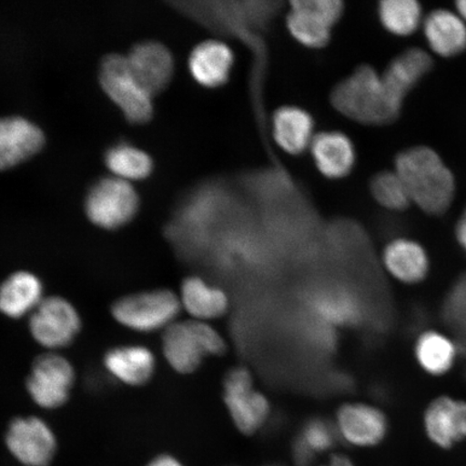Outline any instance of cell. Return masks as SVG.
<instances>
[{
    "mask_svg": "<svg viewBox=\"0 0 466 466\" xmlns=\"http://www.w3.org/2000/svg\"><path fill=\"white\" fill-rule=\"evenodd\" d=\"M155 364L153 353L139 346L115 348L105 357L110 374L130 386L147 382L154 374Z\"/></svg>",
    "mask_w": 466,
    "mask_h": 466,
    "instance_id": "23",
    "label": "cell"
},
{
    "mask_svg": "<svg viewBox=\"0 0 466 466\" xmlns=\"http://www.w3.org/2000/svg\"><path fill=\"white\" fill-rule=\"evenodd\" d=\"M225 403L233 422L242 433L253 434L269 416V403L261 393L255 391L250 372L238 367L225 378Z\"/></svg>",
    "mask_w": 466,
    "mask_h": 466,
    "instance_id": "8",
    "label": "cell"
},
{
    "mask_svg": "<svg viewBox=\"0 0 466 466\" xmlns=\"http://www.w3.org/2000/svg\"><path fill=\"white\" fill-rule=\"evenodd\" d=\"M105 163L116 177L127 182L148 177L154 167L148 154L126 143L109 148L105 155Z\"/></svg>",
    "mask_w": 466,
    "mask_h": 466,
    "instance_id": "26",
    "label": "cell"
},
{
    "mask_svg": "<svg viewBox=\"0 0 466 466\" xmlns=\"http://www.w3.org/2000/svg\"><path fill=\"white\" fill-rule=\"evenodd\" d=\"M456 236L460 246H461L466 252V208L461 215V218L459 219L456 227Z\"/></svg>",
    "mask_w": 466,
    "mask_h": 466,
    "instance_id": "32",
    "label": "cell"
},
{
    "mask_svg": "<svg viewBox=\"0 0 466 466\" xmlns=\"http://www.w3.org/2000/svg\"><path fill=\"white\" fill-rule=\"evenodd\" d=\"M42 301V282L32 273L16 272L0 287V312L7 317L17 319L25 316Z\"/></svg>",
    "mask_w": 466,
    "mask_h": 466,
    "instance_id": "22",
    "label": "cell"
},
{
    "mask_svg": "<svg viewBox=\"0 0 466 466\" xmlns=\"http://www.w3.org/2000/svg\"><path fill=\"white\" fill-rule=\"evenodd\" d=\"M271 130L279 147L290 156L306 153L316 136L312 116L291 105H285L273 113Z\"/></svg>",
    "mask_w": 466,
    "mask_h": 466,
    "instance_id": "18",
    "label": "cell"
},
{
    "mask_svg": "<svg viewBox=\"0 0 466 466\" xmlns=\"http://www.w3.org/2000/svg\"><path fill=\"white\" fill-rule=\"evenodd\" d=\"M180 306L178 297L171 290L157 289L127 296L116 301L113 316L131 329L153 331L172 325Z\"/></svg>",
    "mask_w": 466,
    "mask_h": 466,
    "instance_id": "6",
    "label": "cell"
},
{
    "mask_svg": "<svg viewBox=\"0 0 466 466\" xmlns=\"http://www.w3.org/2000/svg\"><path fill=\"white\" fill-rule=\"evenodd\" d=\"M382 261L390 275L406 284L422 282L430 270L429 256L421 244L405 238L388 244Z\"/></svg>",
    "mask_w": 466,
    "mask_h": 466,
    "instance_id": "19",
    "label": "cell"
},
{
    "mask_svg": "<svg viewBox=\"0 0 466 466\" xmlns=\"http://www.w3.org/2000/svg\"><path fill=\"white\" fill-rule=\"evenodd\" d=\"M345 13L340 0H296L287 16L289 34L302 46L320 49L328 46L331 29Z\"/></svg>",
    "mask_w": 466,
    "mask_h": 466,
    "instance_id": "7",
    "label": "cell"
},
{
    "mask_svg": "<svg viewBox=\"0 0 466 466\" xmlns=\"http://www.w3.org/2000/svg\"><path fill=\"white\" fill-rule=\"evenodd\" d=\"M225 350L223 338L202 320L173 323L163 336V352L180 374H190L207 355H220Z\"/></svg>",
    "mask_w": 466,
    "mask_h": 466,
    "instance_id": "3",
    "label": "cell"
},
{
    "mask_svg": "<svg viewBox=\"0 0 466 466\" xmlns=\"http://www.w3.org/2000/svg\"><path fill=\"white\" fill-rule=\"evenodd\" d=\"M323 466H354L351 460L345 456H334L331 457L328 464Z\"/></svg>",
    "mask_w": 466,
    "mask_h": 466,
    "instance_id": "34",
    "label": "cell"
},
{
    "mask_svg": "<svg viewBox=\"0 0 466 466\" xmlns=\"http://www.w3.org/2000/svg\"><path fill=\"white\" fill-rule=\"evenodd\" d=\"M404 183L411 203L424 213L439 217L451 208L456 195V179L441 157L427 146L401 151L395 170Z\"/></svg>",
    "mask_w": 466,
    "mask_h": 466,
    "instance_id": "2",
    "label": "cell"
},
{
    "mask_svg": "<svg viewBox=\"0 0 466 466\" xmlns=\"http://www.w3.org/2000/svg\"><path fill=\"white\" fill-rule=\"evenodd\" d=\"M233 66L235 55L230 46L217 39L198 44L188 60L192 78L208 89H218L228 83Z\"/></svg>",
    "mask_w": 466,
    "mask_h": 466,
    "instance_id": "15",
    "label": "cell"
},
{
    "mask_svg": "<svg viewBox=\"0 0 466 466\" xmlns=\"http://www.w3.org/2000/svg\"><path fill=\"white\" fill-rule=\"evenodd\" d=\"M458 14L466 22V0H460L456 3Z\"/></svg>",
    "mask_w": 466,
    "mask_h": 466,
    "instance_id": "35",
    "label": "cell"
},
{
    "mask_svg": "<svg viewBox=\"0 0 466 466\" xmlns=\"http://www.w3.org/2000/svg\"><path fill=\"white\" fill-rule=\"evenodd\" d=\"M127 61L134 77L150 96L158 95L171 83L174 58L161 43L144 42L134 46Z\"/></svg>",
    "mask_w": 466,
    "mask_h": 466,
    "instance_id": "12",
    "label": "cell"
},
{
    "mask_svg": "<svg viewBox=\"0 0 466 466\" xmlns=\"http://www.w3.org/2000/svg\"><path fill=\"white\" fill-rule=\"evenodd\" d=\"M415 353L424 371L441 376L451 370L459 350L451 336L429 330L418 338Z\"/></svg>",
    "mask_w": 466,
    "mask_h": 466,
    "instance_id": "25",
    "label": "cell"
},
{
    "mask_svg": "<svg viewBox=\"0 0 466 466\" xmlns=\"http://www.w3.org/2000/svg\"><path fill=\"white\" fill-rule=\"evenodd\" d=\"M29 328L40 345L58 349L68 346L78 334L80 318L71 302L49 297L33 311Z\"/></svg>",
    "mask_w": 466,
    "mask_h": 466,
    "instance_id": "9",
    "label": "cell"
},
{
    "mask_svg": "<svg viewBox=\"0 0 466 466\" xmlns=\"http://www.w3.org/2000/svg\"><path fill=\"white\" fill-rule=\"evenodd\" d=\"M370 189L377 203L390 211H405L411 204L405 185L395 171H382L374 175Z\"/></svg>",
    "mask_w": 466,
    "mask_h": 466,
    "instance_id": "30",
    "label": "cell"
},
{
    "mask_svg": "<svg viewBox=\"0 0 466 466\" xmlns=\"http://www.w3.org/2000/svg\"><path fill=\"white\" fill-rule=\"evenodd\" d=\"M441 316L459 353L466 357V273L451 285L442 301Z\"/></svg>",
    "mask_w": 466,
    "mask_h": 466,
    "instance_id": "27",
    "label": "cell"
},
{
    "mask_svg": "<svg viewBox=\"0 0 466 466\" xmlns=\"http://www.w3.org/2000/svg\"><path fill=\"white\" fill-rule=\"evenodd\" d=\"M100 83L127 121L146 124L154 115L153 96L143 89L134 77L127 56L108 55L103 58L100 67Z\"/></svg>",
    "mask_w": 466,
    "mask_h": 466,
    "instance_id": "4",
    "label": "cell"
},
{
    "mask_svg": "<svg viewBox=\"0 0 466 466\" xmlns=\"http://www.w3.org/2000/svg\"><path fill=\"white\" fill-rule=\"evenodd\" d=\"M180 304L197 320L217 319L228 310L229 300L225 291L209 285L199 277L186 279L182 285Z\"/></svg>",
    "mask_w": 466,
    "mask_h": 466,
    "instance_id": "24",
    "label": "cell"
},
{
    "mask_svg": "<svg viewBox=\"0 0 466 466\" xmlns=\"http://www.w3.org/2000/svg\"><path fill=\"white\" fill-rule=\"evenodd\" d=\"M379 19L395 36H410L422 22V9L416 0H384L379 4Z\"/></svg>",
    "mask_w": 466,
    "mask_h": 466,
    "instance_id": "28",
    "label": "cell"
},
{
    "mask_svg": "<svg viewBox=\"0 0 466 466\" xmlns=\"http://www.w3.org/2000/svg\"><path fill=\"white\" fill-rule=\"evenodd\" d=\"M425 38L431 50L442 57H452L466 50V25L450 10L432 11L423 21Z\"/></svg>",
    "mask_w": 466,
    "mask_h": 466,
    "instance_id": "20",
    "label": "cell"
},
{
    "mask_svg": "<svg viewBox=\"0 0 466 466\" xmlns=\"http://www.w3.org/2000/svg\"><path fill=\"white\" fill-rule=\"evenodd\" d=\"M424 427L430 440L442 448L466 439V401L440 396L425 411Z\"/></svg>",
    "mask_w": 466,
    "mask_h": 466,
    "instance_id": "17",
    "label": "cell"
},
{
    "mask_svg": "<svg viewBox=\"0 0 466 466\" xmlns=\"http://www.w3.org/2000/svg\"><path fill=\"white\" fill-rule=\"evenodd\" d=\"M337 113L360 125L380 127L398 120L403 107L376 69L367 64L355 68L330 92Z\"/></svg>",
    "mask_w": 466,
    "mask_h": 466,
    "instance_id": "1",
    "label": "cell"
},
{
    "mask_svg": "<svg viewBox=\"0 0 466 466\" xmlns=\"http://www.w3.org/2000/svg\"><path fill=\"white\" fill-rule=\"evenodd\" d=\"M336 430L349 444L370 447L384 439L388 421L384 413L374 406L346 404L338 410Z\"/></svg>",
    "mask_w": 466,
    "mask_h": 466,
    "instance_id": "14",
    "label": "cell"
},
{
    "mask_svg": "<svg viewBox=\"0 0 466 466\" xmlns=\"http://www.w3.org/2000/svg\"><path fill=\"white\" fill-rule=\"evenodd\" d=\"M319 310L336 322L346 323L360 317V305L351 296L342 293H328L319 299Z\"/></svg>",
    "mask_w": 466,
    "mask_h": 466,
    "instance_id": "31",
    "label": "cell"
},
{
    "mask_svg": "<svg viewBox=\"0 0 466 466\" xmlns=\"http://www.w3.org/2000/svg\"><path fill=\"white\" fill-rule=\"evenodd\" d=\"M74 378L73 366L66 359L44 354L35 360L27 379V390L35 403L52 410L66 403Z\"/></svg>",
    "mask_w": 466,
    "mask_h": 466,
    "instance_id": "10",
    "label": "cell"
},
{
    "mask_svg": "<svg viewBox=\"0 0 466 466\" xmlns=\"http://www.w3.org/2000/svg\"><path fill=\"white\" fill-rule=\"evenodd\" d=\"M138 207L139 198L131 183L116 177L97 180L86 199L87 218L104 229H116L129 223Z\"/></svg>",
    "mask_w": 466,
    "mask_h": 466,
    "instance_id": "5",
    "label": "cell"
},
{
    "mask_svg": "<svg viewBox=\"0 0 466 466\" xmlns=\"http://www.w3.org/2000/svg\"><path fill=\"white\" fill-rule=\"evenodd\" d=\"M147 466H184L178 460L170 456H161L156 458Z\"/></svg>",
    "mask_w": 466,
    "mask_h": 466,
    "instance_id": "33",
    "label": "cell"
},
{
    "mask_svg": "<svg viewBox=\"0 0 466 466\" xmlns=\"http://www.w3.org/2000/svg\"><path fill=\"white\" fill-rule=\"evenodd\" d=\"M5 442L11 453L26 466H46L55 457L54 432L38 418H19L10 424Z\"/></svg>",
    "mask_w": 466,
    "mask_h": 466,
    "instance_id": "11",
    "label": "cell"
},
{
    "mask_svg": "<svg viewBox=\"0 0 466 466\" xmlns=\"http://www.w3.org/2000/svg\"><path fill=\"white\" fill-rule=\"evenodd\" d=\"M45 145V134L22 116L0 118V171L32 158Z\"/></svg>",
    "mask_w": 466,
    "mask_h": 466,
    "instance_id": "13",
    "label": "cell"
},
{
    "mask_svg": "<svg viewBox=\"0 0 466 466\" xmlns=\"http://www.w3.org/2000/svg\"><path fill=\"white\" fill-rule=\"evenodd\" d=\"M337 430L322 419H313L308 422L297 440L296 457L302 465L311 461L318 454L329 451L334 446Z\"/></svg>",
    "mask_w": 466,
    "mask_h": 466,
    "instance_id": "29",
    "label": "cell"
},
{
    "mask_svg": "<svg viewBox=\"0 0 466 466\" xmlns=\"http://www.w3.org/2000/svg\"><path fill=\"white\" fill-rule=\"evenodd\" d=\"M309 149L318 171L326 178L347 177L357 162V151L351 138L340 131L316 134Z\"/></svg>",
    "mask_w": 466,
    "mask_h": 466,
    "instance_id": "16",
    "label": "cell"
},
{
    "mask_svg": "<svg viewBox=\"0 0 466 466\" xmlns=\"http://www.w3.org/2000/svg\"><path fill=\"white\" fill-rule=\"evenodd\" d=\"M432 67L433 60L428 52L420 48H410L394 57L381 76L390 92L400 103H404L408 93Z\"/></svg>",
    "mask_w": 466,
    "mask_h": 466,
    "instance_id": "21",
    "label": "cell"
}]
</instances>
